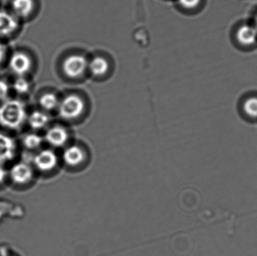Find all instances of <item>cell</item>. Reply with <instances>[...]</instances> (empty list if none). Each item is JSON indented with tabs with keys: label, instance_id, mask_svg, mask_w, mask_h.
Here are the masks:
<instances>
[{
	"label": "cell",
	"instance_id": "1",
	"mask_svg": "<svg viewBox=\"0 0 257 256\" xmlns=\"http://www.w3.org/2000/svg\"><path fill=\"white\" fill-rule=\"evenodd\" d=\"M230 41L241 52H252L257 49V29L250 21L237 22L231 29Z\"/></svg>",
	"mask_w": 257,
	"mask_h": 256
},
{
	"label": "cell",
	"instance_id": "2",
	"mask_svg": "<svg viewBox=\"0 0 257 256\" xmlns=\"http://www.w3.org/2000/svg\"><path fill=\"white\" fill-rule=\"evenodd\" d=\"M27 118L25 107L18 100H9L0 106V124L9 129H18Z\"/></svg>",
	"mask_w": 257,
	"mask_h": 256
},
{
	"label": "cell",
	"instance_id": "3",
	"mask_svg": "<svg viewBox=\"0 0 257 256\" xmlns=\"http://www.w3.org/2000/svg\"><path fill=\"white\" fill-rule=\"evenodd\" d=\"M58 110L62 118L73 120L82 115L85 110V103L78 95H69L59 103Z\"/></svg>",
	"mask_w": 257,
	"mask_h": 256
},
{
	"label": "cell",
	"instance_id": "4",
	"mask_svg": "<svg viewBox=\"0 0 257 256\" xmlns=\"http://www.w3.org/2000/svg\"><path fill=\"white\" fill-rule=\"evenodd\" d=\"M88 69V62L82 55H70L63 61V70L70 78H78L84 75Z\"/></svg>",
	"mask_w": 257,
	"mask_h": 256
},
{
	"label": "cell",
	"instance_id": "5",
	"mask_svg": "<svg viewBox=\"0 0 257 256\" xmlns=\"http://www.w3.org/2000/svg\"><path fill=\"white\" fill-rule=\"evenodd\" d=\"M33 162L39 171H49L57 166L58 159L52 150H44L35 156Z\"/></svg>",
	"mask_w": 257,
	"mask_h": 256
},
{
	"label": "cell",
	"instance_id": "6",
	"mask_svg": "<svg viewBox=\"0 0 257 256\" xmlns=\"http://www.w3.org/2000/svg\"><path fill=\"white\" fill-rule=\"evenodd\" d=\"M31 59L22 52H17L12 55L9 61V67L12 72L19 76L25 75L31 69Z\"/></svg>",
	"mask_w": 257,
	"mask_h": 256
},
{
	"label": "cell",
	"instance_id": "7",
	"mask_svg": "<svg viewBox=\"0 0 257 256\" xmlns=\"http://www.w3.org/2000/svg\"><path fill=\"white\" fill-rule=\"evenodd\" d=\"M11 177L18 184H25L33 178V169L30 165L24 162L15 164L10 171Z\"/></svg>",
	"mask_w": 257,
	"mask_h": 256
},
{
	"label": "cell",
	"instance_id": "8",
	"mask_svg": "<svg viewBox=\"0 0 257 256\" xmlns=\"http://www.w3.org/2000/svg\"><path fill=\"white\" fill-rule=\"evenodd\" d=\"M69 135L65 128L60 126H53L47 131L45 140L50 145L55 147H63L67 142Z\"/></svg>",
	"mask_w": 257,
	"mask_h": 256
},
{
	"label": "cell",
	"instance_id": "9",
	"mask_svg": "<svg viewBox=\"0 0 257 256\" xmlns=\"http://www.w3.org/2000/svg\"><path fill=\"white\" fill-rule=\"evenodd\" d=\"M16 152L15 141L9 135L0 133V163L9 162L14 159Z\"/></svg>",
	"mask_w": 257,
	"mask_h": 256
},
{
	"label": "cell",
	"instance_id": "10",
	"mask_svg": "<svg viewBox=\"0 0 257 256\" xmlns=\"http://www.w3.org/2000/svg\"><path fill=\"white\" fill-rule=\"evenodd\" d=\"M63 159L66 165L72 167L78 166L84 162L85 154L84 150L78 146H70L63 152Z\"/></svg>",
	"mask_w": 257,
	"mask_h": 256
},
{
	"label": "cell",
	"instance_id": "11",
	"mask_svg": "<svg viewBox=\"0 0 257 256\" xmlns=\"http://www.w3.org/2000/svg\"><path fill=\"white\" fill-rule=\"evenodd\" d=\"M18 27L16 18L7 12H0V36L12 34Z\"/></svg>",
	"mask_w": 257,
	"mask_h": 256
},
{
	"label": "cell",
	"instance_id": "12",
	"mask_svg": "<svg viewBox=\"0 0 257 256\" xmlns=\"http://www.w3.org/2000/svg\"><path fill=\"white\" fill-rule=\"evenodd\" d=\"M88 69L94 76L102 77L108 73L109 64L103 57H95L88 63Z\"/></svg>",
	"mask_w": 257,
	"mask_h": 256
},
{
	"label": "cell",
	"instance_id": "13",
	"mask_svg": "<svg viewBox=\"0 0 257 256\" xmlns=\"http://www.w3.org/2000/svg\"><path fill=\"white\" fill-rule=\"evenodd\" d=\"M12 8L18 16L26 18L33 12L34 2L33 0H13Z\"/></svg>",
	"mask_w": 257,
	"mask_h": 256
},
{
	"label": "cell",
	"instance_id": "14",
	"mask_svg": "<svg viewBox=\"0 0 257 256\" xmlns=\"http://www.w3.org/2000/svg\"><path fill=\"white\" fill-rule=\"evenodd\" d=\"M49 120V117L45 113L36 111L32 113L29 123L33 129H42L48 125Z\"/></svg>",
	"mask_w": 257,
	"mask_h": 256
},
{
	"label": "cell",
	"instance_id": "15",
	"mask_svg": "<svg viewBox=\"0 0 257 256\" xmlns=\"http://www.w3.org/2000/svg\"><path fill=\"white\" fill-rule=\"evenodd\" d=\"M242 110L248 117L257 119V95L246 96L242 102Z\"/></svg>",
	"mask_w": 257,
	"mask_h": 256
},
{
	"label": "cell",
	"instance_id": "16",
	"mask_svg": "<svg viewBox=\"0 0 257 256\" xmlns=\"http://www.w3.org/2000/svg\"><path fill=\"white\" fill-rule=\"evenodd\" d=\"M58 99L54 93H46L44 94L39 99V104L43 109L46 111H51L58 108Z\"/></svg>",
	"mask_w": 257,
	"mask_h": 256
},
{
	"label": "cell",
	"instance_id": "17",
	"mask_svg": "<svg viewBox=\"0 0 257 256\" xmlns=\"http://www.w3.org/2000/svg\"><path fill=\"white\" fill-rule=\"evenodd\" d=\"M23 142L27 148L34 150L40 147L42 143V138L37 134H28L24 137Z\"/></svg>",
	"mask_w": 257,
	"mask_h": 256
},
{
	"label": "cell",
	"instance_id": "18",
	"mask_svg": "<svg viewBox=\"0 0 257 256\" xmlns=\"http://www.w3.org/2000/svg\"><path fill=\"white\" fill-rule=\"evenodd\" d=\"M178 3L185 10L195 12L203 6L205 0H178Z\"/></svg>",
	"mask_w": 257,
	"mask_h": 256
},
{
	"label": "cell",
	"instance_id": "19",
	"mask_svg": "<svg viewBox=\"0 0 257 256\" xmlns=\"http://www.w3.org/2000/svg\"><path fill=\"white\" fill-rule=\"evenodd\" d=\"M14 89L20 94H25L29 92L30 88V84L24 78H18L14 83Z\"/></svg>",
	"mask_w": 257,
	"mask_h": 256
},
{
	"label": "cell",
	"instance_id": "20",
	"mask_svg": "<svg viewBox=\"0 0 257 256\" xmlns=\"http://www.w3.org/2000/svg\"><path fill=\"white\" fill-rule=\"evenodd\" d=\"M9 87L7 83L4 81H0V100H3L9 94Z\"/></svg>",
	"mask_w": 257,
	"mask_h": 256
},
{
	"label": "cell",
	"instance_id": "21",
	"mask_svg": "<svg viewBox=\"0 0 257 256\" xmlns=\"http://www.w3.org/2000/svg\"><path fill=\"white\" fill-rule=\"evenodd\" d=\"M6 175H7V173H6V170L4 169V168L0 165V183H3L5 179H6Z\"/></svg>",
	"mask_w": 257,
	"mask_h": 256
},
{
	"label": "cell",
	"instance_id": "22",
	"mask_svg": "<svg viewBox=\"0 0 257 256\" xmlns=\"http://www.w3.org/2000/svg\"><path fill=\"white\" fill-rule=\"evenodd\" d=\"M5 55H6V47L0 43V63H1L3 59H4Z\"/></svg>",
	"mask_w": 257,
	"mask_h": 256
},
{
	"label": "cell",
	"instance_id": "23",
	"mask_svg": "<svg viewBox=\"0 0 257 256\" xmlns=\"http://www.w3.org/2000/svg\"><path fill=\"white\" fill-rule=\"evenodd\" d=\"M250 21H252L253 24H254L255 27L257 29V8L256 10L253 12V15H252V18L250 19Z\"/></svg>",
	"mask_w": 257,
	"mask_h": 256
}]
</instances>
